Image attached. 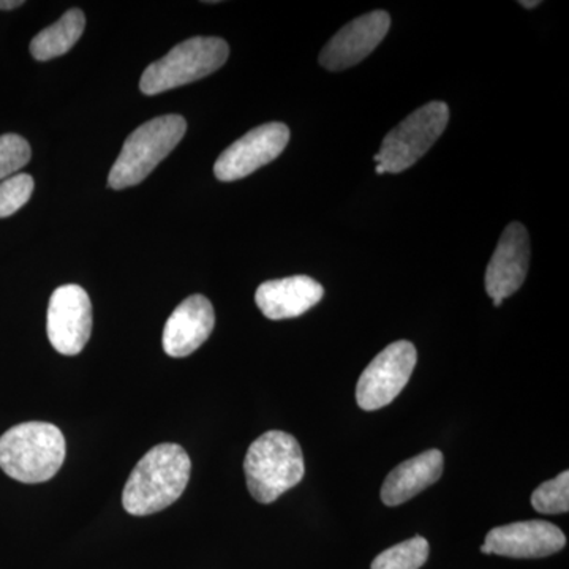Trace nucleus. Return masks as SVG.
I'll return each instance as SVG.
<instances>
[{"mask_svg":"<svg viewBox=\"0 0 569 569\" xmlns=\"http://www.w3.org/2000/svg\"><path fill=\"white\" fill-rule=\"evenodd\" d=\"M192 462L174 443L153 447L133 468L122 492L129 515L149 516L171 507L189 485Z\"/></svg>","mask_w":569,"mask_h":569,"instance_id":"nucleus-1","label":"nucleus"},{"mask_svg":"<svg viewBox=\"0 0 569 569\" xmlns=\"http://www.w3.org/2000/svg\"><path fill=\"white\" fill-rule=\"evenodd\" d=\"M66 452L62 430L50 422H22L0 437V468L26 485L54 477L61 470Z\"/></svg>","mask_w":569,"mask_h":569,"instance_id":"nucleus-2","label":"nucleus"},{"mask_svg":"<svg viewBox=\"0 0 569 569\" xmlns=\"http://www.w3.org/2000/svg\"><path fill=\"white\" fill-rule=\"evenodd\" d=\"M249 492L258 503H274L302 481L305 456L298 440L282 430H269L250 445L244 460Z\"/></svg>","mask_w":569,"mask_h":569,"instance_id":"nucleus-3","label":"nucleus"},{"mask_svg":"<svg viewBox=\"0 0 569 569\" xmlns=\"http://www.w3.org/2000/svg\"><path fill=\"white\" fill-rule=\"evenodd\" d=\"M186 130V119L178 114L160 116L142 123L123 142L108 176V186L122 190L144 181L181 142Z\"/></svg>","mask_w":569,"mask_h":569,"instance_id":"nucleus-4","label":"nucleus"},{"mask_svg":"<svg viewBox=\"0 0 569 569\" xmlns=\"http://www.w3.org/2000/svg\"><path fill=\"white\" fill-rule=\"evenodd\" d=\"M228 56L230 47L219 37H193L182 41L144 70L140 81L141 92L144 96H159L203 80L219 70L227 62Z\"/></svg>","mask_w":569,"mask_h":569,"instance_id":"nucleus-5","label":"nucleus"},{"mask_svg":"<svg viewBox=\"0 0 569 569\" xmlns=\"http://www.w3.org/2000/svg\"><path fill=\"white\" fill-rule=\"evenodd\" d=\"M448 122L449 108L445 102H430L418 108L385 137L373 160L385 173H402L436 144Z\"/></svg>","mask_w":569,"mask_h":569,"instance_id":"nucleus-6","label":"nucleus"},{"mask_svg":"<svg viewBox=\"0 0 569 569\" xmlns=\"http://www.w3.org/2000/svg\"><path fill=\"white\" fill-rule=\"evenodd\" d=\"M418 353L413 343L399 340L385 348L361 373L356 387V402L366 411L389 406L410 381Z\"/></svg>","mask_w":569,"mask_h":569,"instance_id":"nucleus-7","label":"nucleus"},{"mask_svg":"<svg viewBox=\"0 0 569 569\" xmlns=\"http://www.w3.org/2000/svg\"><path fill=\"white\" fill-rule=\"evenodd\" d=\"M290 141V129L282 122H269L250 130L224 149L213 164L219 181L233 182L247 178L264 164L274 162Z\"/></svg>","mask_w":569,"mask_h":569,"instance_id":"nucleus-8","label":"nucleus"},{"mask_svg":"<svg viewBox=\"0 0 569 569\" xmlns=\"http://www.w3.org/2000/svg\"><path fill=\"white\" fill-rule=\"evenodd\" d=\"M48 339L61 355L81 353L92 332V305L80 284H62L52 293L47 316Z\"/></svg>","mask_w":569,"mask_h":569,"instance_id":"nucleus-9","label":"nucleus"},{"mask_svg":"<svg viewBox=\"0 0 569 569\" xmlns=\"http://www.w3.org/2000/svg\"><path fill=\"white\" fill-rule=\"evenodd\" d=\"M565 546L567 537L559 527L546 520H526L490 530L481 552L509 559H542L559 552Z\"/></svg>","mask_w":569,"mask_h":569,"instance_id":"nucleus-10","label":"nucleus"},{"mask_svg":"<svg viewBox=\"0 0 569 569\" xmlns=\"http://www.w3.org/2000/svg\"><path fill=\"white\" fill-rule=\"evenodd\" d=\"M391 17L383 10L370 11L348 22L320 52V63L329 71L350 69L365 61L388 36Z\"/></svg>","mask_w":569,"mask_h":569,"instance_id":"nucleus-11","label":"nucleus"},{"mask_svg":"<svg viewBox=\"0 0 569 569\" xmlns=\"http://www.w3.org/2000/svg\"><path fill=\"white\" fill-rule=\"evenodd\" d=\"M529 266V231L522 223L511 222L505 228L486 269V291L492 301H503L515 295L526 282Z\"/></svg>","mask_w":569,"mask_h":569,"instance_id":"nucleus-12","label":"nucleus"},{"mask_svg":"<svg viewBox=\"0 0 569 569\" xmlns=\"http://www.w3.org/2000/svg\"><path fill=\"white\" fill-rule=\"evenodd\" d=\"M216 325L211 301L193 295L181 302L163 329V350L171 358H186L203 346Z\"/></svg>","mask_w":569,"mask_h":569,"instance_id":"nucleus-13","label":"nucleus"},{"mask_svg":"<svg viewBox=\"0 0 569 569\" xmlns=\"http://www.w3.org/2000/svg\"><path fill=\"white\" fill-rule=\"evenodd\" d=\"M323 284L309 276L268 280L258 287L254 302L269 320L305 316L323 299Z\"/></svg>","mask_w":569,"mask_h":569,"instance_id":"nucleus-14","label":"nucleus"},{"mask_svg":"<svg viewBox=\"0 0 569 569\" xmlns=\"http://www.w3.org/2000/svg\"><path fill=\"white\" fill-rule=\"evenodd\" d=\"M445 458L438 449H429L417 458L397 466L385 479L381 500L387 507H399L422 490L436 485L443 475Z\"/></svg>","mask_w":569,"mask_h":569,"instance_id":"nucleus-15","label":"nucleus"},{"mask_svg":"<svg viewBox=\"0 0 569 569\" xmlns=\"http://www.w3.org/2000/svg\"><path fill=\"white\" fill-rule=\"evenodd\" d=\"M84 28L86 18L80 9L67 11L61 20L33 37L31 41L33 59L47 62L67 54L81 39Z\"/></svg>","mask_w":569,"mask_h":569,"instance_id":"nucleus-16","label":"nucleus"},{"mask_svg":"<svg viewBox=\"0 0 569 569\" xmlns=\"http://www.w3.org/2000/svg\"><path fill=\"white\" fill-rule=\"evenodd\" d=\"M429 557V542L426 538L415 537L392 546L376 560L370 569H419Z\"/></svg>","mask_w":569,"mask_h":569,"instance_id":"nucleus-17","label":"nucleus"},{"mask_svg":"<svg viewBox=\"0 0 569 569\" xmlns=\"http://www.w3.org/2000/svg\"><path fill=\"white\" fill-rule=\"evenodd\" d=\"M531 507L541 515H563L569 511V473L542 482L531 496Z\"/></svg>","mask_w":569,"mask_h":569,"instance_id":"nucleus-18","label":"nucleus"},{"mask_svg":"<svg viewBox=\"0 0 569 569\" xmlns=\"http://www.w3.org/2000/svg\"><path fill=\"white\" fill-rule=\"evenodd\" d=\"M31 146L17 133L0 137V181L17 174L21 168L31 162Z\"/></svg>","mask_w":569,"mask_h":569,"instance_id":"nucleus-19","label":"nucleus"},{"mask_svg":"<svg viewBox=\"0 0 569 569\" xmlns=\"http://www.w3.org/2000/svg\"><path fill=\"white\" fill-rule=\"evenodd\" d=\"M33 179L29 174H14L0 182V219L13 216L31 200Z\"/></svg>","mask_w":569,"mask_h":569,"instance_id":"nucleus-20","label":"nucleus"},{"mask_svg":"<svg viewBox=\"0 0 569 569\" xmlns=\"http://www.w3.org/2000/svg\"><path fill=\"white\" fill-rule=\"evenodd\" d=\"M24 6L22 0H0V10H14Z\"/></svg>","mask_w":569,"mask_h":569,"instance_id":"nucleus-21","label":"nucleus"},{"mask_svg":"<svg viewBox=\"0 0 569 569\" xmlns=\"http://www.w3.org/2000/svg\"><path fill=\"white\" fill-rule=\"evenodd\" d=\"M538 0H533V2H520V6L526 7V9H535V7L539 6Z\"/></svg>","mask_w":569,"mask_h":569,"instance_id":"nucleus-22","label":"nucleus"},{"mask_svg":"<svg viewBox=\"0 0 569 569\" xmlns=\"http://www.w3.org/2000/svg\"><path fill=\"white\" fill-rule=\"evenodd\" d=\"M377 174H385V170L380 167V164H377Z\"/></svg>","mask_w":569,"mask_h":569,"instance_id":"nucleus-23","label":"nucleus"}]
</instances>
